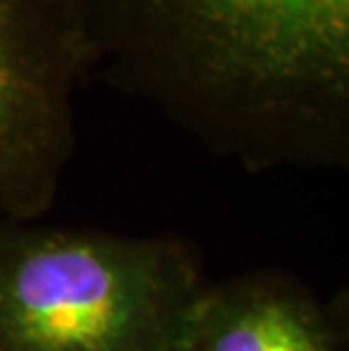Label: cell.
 <instances>
[{"mask_svg":"<svg viewBox=\"0 0 349 351\" xmlns=\"http://www.w3.org/2000/svg\"><path fill=\"white\" fill-rule=\"evenodd\" d=\"M93 75L248 173L349 166V0H75Z\"/></svg>","mask_w":349,"mask_h":351,"instance_id":"obj_1","label":"cell"},{"mask_svg":"<svg viewBox=\"0 0 349 351\" xmlns=\"http://www.w3.org/2000/svg\"><path fill=\"white\" fill-rule=\"evenodd\" d=\"M177 234L0 220V351H170L206 286Z\"/></svg>","mask_w":349,"mask_h":351,"instance_id":"obj_2","label":"cell"},{"mask_svg":"<svg viewBox=\"0 0 349 351\" xmlns=\"http://www.w3.org/2000/svg\"><path fill=\"white\" fill-rule=\"evenodd\" d=\"M93 55L75 0H0V213L41 220L75 154Z\"/></svg>","mask_w":349,"mask_h":351,"instance_id":"obj_3","label":"cell"},{"mask_svg":"<svg viewBox=\"0 0 349 351\" xmlns=\"http://www.w3.org/2000/svg\"><path fill=\"white\" fill-rule=\"evenodd\" d=\"M170 351H349L347 293L322 297L279 267L206 281Z\"/></svg>","mask_w":349,"mask_h":351,"instance_id":"obj_4","label":"cell"}]
</instances>
